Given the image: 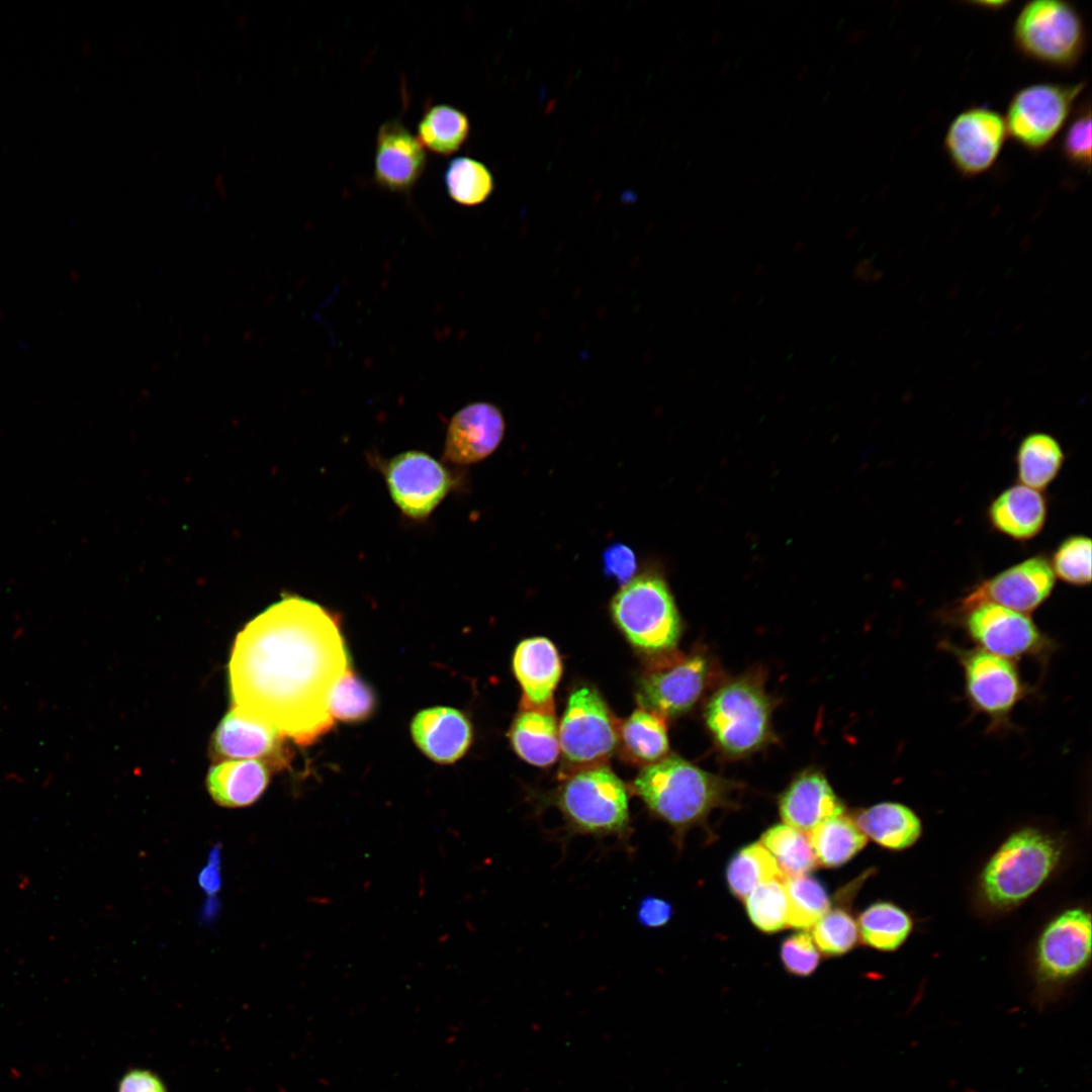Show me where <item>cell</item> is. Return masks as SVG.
Here are the masks:
<instances>
[{
    "label": "cell",
    "instance_id": "db71d44e",
    "mask_svg": "<svg viewBox=\"0 0 1092 1092\" xmlns=\"http://www.w3.org/2000/svg\"><path fill=\"white\" fill-rule=\"evenodd\" d=\"M730 69H731V64H730V62H725V63H724V64L722 65L721 69H720V76H721V77H725V76H727V75L729 74V72H730Z\"/></svg>",
    "mask_w": 1092,
    "mask_h": 1092
},
{
    "label": "cell",
    "instance_id": "7dc6e473",
    "mask_svg": "<svg viewBox=\"0 0 1092 1092\" xmlns=\"http://www.w3.org/2000/svg\"><path fill=\"white\" fill-rule=\"evenodd\" d=\"M974 4H976L978 6L981 5L982 6L981 8H987V9H994L995 10V9L1003 8L1004 5L1008 4V2L1007 1H987V2L982 1V2H974Z\"/></svg>",
    "mask_w": 1092,
    "mask_h": 1092
},
{
    "label": "cell",
    "instance_id": "7bdbcfd3",
    "mask_svg": "<svg viewBox=\"0 0 1092 1092\" xmlns=\"http://www.w3.org/2000/svg\"><path fill=\"white\" fill-rule=\"evenodd\" d=\"M671 903L661 897L647 895L637 907L636 918L644 928L655 929L665 926L672 918Z\"/></svg>",
    "mask_w": 1092,
    "mask_h": 1092
},
{
    "label": "cell",
    "instance_id": "d590c367",
    "mask_svg": "<svg viewBox=\"0 0 1092 1092\" xmlns=\"http://www.w3.org/2000/svg\"><path fill=\"white\" fill-rule=\"evenodd\" d=\"M444 182L451 199L464 206L483 203L494 189L490 171L470 157L452 159L446 167Z\"/></svg>",
    "mask_w": 1092,
    "mask_h": 1092
},
{
    "label": "cell",
    "instance_id": "5bb4252c",
    "mask_svg": "<svg viewBox=\"0 0 1092 1092\" xmlns=\"http://www.w3.org/2000/svg\"><path fill=\"white\" fill-rule=\"evenodd\" d=\"M1056 576L1043 555L1028 557L976 584L960 605L961 612L982 603L1019 613L1037 609L1052 594Z\"/></svg>",
    "mask_w": 1092,
    "mask_h": 1092
},
{
    "label": "cell",
    "instance_id": "277c9868",
    "mask_svg": "<svg viewBox=\"0 0 1092 1092\" xmlns=\"http://www.w3.org/2000/svg\"><path fill=\"white\" fill-rule=\"evenodd\" d=\"M1062 850L1057 839L1037 828L1025 827L1014 832L982 870L979 882L982 898L997 910L1021 904L1051 877Z\"/></svg>",
    "mask_w": 1092,
    "mask_h": 1092
},
{
    "label": "cell",
    "instance_id": "c3c4849f",
    "mask_svg": "<svg viewBox=\"0 0 1092 1092\" xmlns=\"http://www.w3.org/2000/svg\"><path fill=\"white\" fill-rule=\"evenodd\" d=\"M809 70L810 68L807 64L800 66L796 72V79L798 81H803L808 76Z\"/></svg>",
    "mask_w": 1092,
    "mask_h": 1092
},
{
    "label": "cell",
    "instance_id": "11a10c76",
    "mask_svg": "<svg viewBox=\"0 0 1092 1092\" xmlns=\"http://www.w3.org/2000/svg\"><path fill=\"white\" fill-rule=\"evenodd\" d=\"M721 10H722V3L721 2H716L712 6V16L715 17V16L719 15Z\"/></svg>",
    "mask_w": 1092,
    "mask_h": 1092
},
{
    "label": "cell",
    "instance_id": "f907efd6",
    "mask_svg": "<svg viewBox=\"0 0 1092 1092\" xmlns=\"http://www.w3.org/2000/svg\"><path fill=\"white\" fill-rule=\"evenodd\" d=\"M722 38H723V33H722V31H721V30H716V31H714V32L712 33V36H711V43H712V46H717V44H719V43L721 42Z\"/></svg>",
    "mask_w": 1092,
    "mask_h": 1092
},
{
    "label": "cell",
    "instance_id": "8d00e7d4",
    "mask_svg": "<svg viewBox=\"0 0 1092 1092\" xmlns=\"http://www.w3.org/2000/svg\"><path fill=\"white\" fill-rule=\"evenodd\" d=\"M744 901L750 921L760 931L775 933L788 926V899L784 880L774 879L761 883Z\"/></svg>",
    "mask_w": 1092,
    "mask_h": 1092
},
{
    "label": "cell",
    "instance_id": "4fadbf2b",
    "mask_svg": "<svg viewBox=\"0 0 1092 1092\" xmlns=\"http://www.w3.org/2000/svg\"><path fill=\"white\" fill-rule=\"evenodd\" d=\"M964 625L982 650L1006 658L1036 655L1048 639L1029 616L995 604L982 603L964 612Z\"/></svg>",
    "mask_w": 1092,
    "mask_h": 1092
},
{
    "label": "cell",
    "instance_id": "8fae6325",
    "mask_svg": "<svg viewBox=\"0 0 1092 1092\" xmlns=\"http://www.w3.org/2000/svg\"><path fill=\"white\" fill-rule=\"evenodd\" d=\"M708 670V661L702 654L659 657L639 678L637 699L640 707L661 717L688 712L705 689Z\"/></svg>",
    "mask_w": 1092,
    "mask_h": 1092
},
{
    "label": "cell",
    "instance_id": "f6af8a7d",
    "mask_svg": "<svg viewBox=\"0 0 1092 1092\" xmlns=\"http://www.w3.org/2000/svg\"><path fill=\"white\" fill-rule=\"evenodd\" d=\"M219 851L213 849L210 852L208 863L199 875L201 888L208 893H215L219 888Z\"/></svg>",
    "mask_w": 1092,
    "mask_h": 1092
},
{
    "label": "cell",
    "instance_id": "9c48e42d",
    "mask_svg": "<svg viewBox=\"0 0 1092 1092\" xmlns=\"http://www.w3.org/2000/svg\"><path fill=\"white\" fill-rule=\"evenodd\" d=\"M1085 83H1036L1018 90L1007 108V133L1031 152L1044 150L1063 129Z\"/></svg>",
    "mask_w": 1092,
    "mask_h": 1092
},
{
    "label": "cell",
    "instance_id": "3957f363",
    "mask_svg": "<svg viewBox=\"0 0 1092 1092\" xmlns=\"http://www.w3.org/2000/svg\"><path fill=\"white\" fill-rule=\"evenodd\" d=\"M551 804L561 814L565 836L615 838L630 848L628 790L606 764L574 769L555 791Z\"/></svg>",
    "mask_w": 1092,
    "mask_h": 1092
},
{
    "label": "cell",
    "instance_id": "d6a6232c",
    "mask_svg": "<svg viewBox=\"0 0 1092 1092\" xmlns=\"http://www.w3.org/2000/svg\"><path fill=\"white\" fill-rule=\"evenodd\" d=\"M774 879L785 880V877L775 857L758 842L736 851L726 868L730 892L743 901L758 885Z\"/></svg>",
    "mask_w": 1092,
    "mask_h": 1092
},
{
    "label": "cell",
    "instance_id": "4316f807",
    "mask_svg": "<svg viewBox=\"0 0 1092 1092\" xmlns=\"http://www.w3.org/2000/svg\"><path fill=\"white\" fill-rule=\"evenodd\" d=\"M1065 458L1063 447L1054 436L1044 432L1030 433L1016 450L1017 479L1020 484L1042 490L1058 476Z\"/></svg>",
    "mask_w": 1092,
    "mask_h": 1092
},
{
    "label": "cell",
    "instance_id": "681fc988",
    "mask_svg": "<svg viewBox=\"0 0 1092 1092\" xmlns=\"http://www.w3.org/2000/svg\"><path fill=\"white\" fill-rule=\"evenodd\" d=\"M743 296H744V294H743V292L741 290L735 291L732 294L731 298H730V305L734 306V305L739 304L741 302V300L743 299Z\"/></svg>",
    "mask_w": 1092,
    "mask_h": 1092
},
{
    "label": "cell",
    "instance_id": "1f68e13d",
    "mask_svg": "<svg viewBox=\"0 0 1092 1092\" xmlns=\"http://www.w3.org/2000/svg\"><path fill=\"white\" fill-rule=\"evenodd\" d=\"M624 750L634 761L652 764L665 757L668 738L663 717L640 708L621 728Z\"/></svg>",
    "mask_w": 1092,
    "mask_h": 1092
},
{
    "label": "cell",
    "instance_id": "e575fe53",
    "mask_svg": "<svg viewBox=\"0 0 1092 1092\" xmlns=\"http://www.w3.org/2000/svg\"><path fill=\"white\" fill-rule=\"evenodd\" d=\"M788 899V926L807 930L829 910L830 897L824 884L807 874L785 878Z\"/></svg>",
    "mask_w": 1092,
    "mask_h": 1092
},
{
    "label": "cell",
    "instance_id": "7c38bea8",
    "mask_svg": "<svg viewBox=\"0 0 1092 1092\" xmlns=\"http://www.w3.org/2000/svg\"><path fill=\"white\" fill-rule=\"evenodd\" d=\"M963 666L966 694L972 707L997 727L1024 695L1017 668L1009 659L982 649H956Z\"/></svg>",
    "mask_w": 1092,
    "mask_h": 1092
},
{
    "label": "cell",
    "instance_id": "ab89813d",
    "mask_svg": "<svg viewBox=\"0 0 1092 1092\" xmlns=\"http://www.w3.org/2000/svg\"><path fill=\"white\" fill-rule=\"evenodd\" d=\"M1062 152L1067 161L1084 171L1091 169V108L1083 104L1064 134Z\"/></svg>",
    "mask_w": 1092,
    "mask_h": 1092
},
{
    "label": "cell",
    "instance_id": "5b68a950",
    "mask_svg": "<svg viewBox=\"0 0 1092 1092\" xmlns=\"http://www.w3.org/2000/svg\"><path fill=\"white\" fill-rule=\"evenodd\" d=\"M612 618L632 646L650 654L675 647L681 621L665 579L656 572L634 576L613 597Z\"/></svg>",
    "mask_w": 1092,
    "mask_h": 1092
},
{
    "label": "cell",
    "instance_id": "bcb514c9",
    "mask_svg": "<svg viewBox=\"0 0 1092 1092\" xmlns=\"http://www.w3.org/2000/svg\"><path fill=\"white\" fill-rule=\"evenodd\" d=\"M852 274H853V278L856 279V280L869 281L871 276H872L871 264H870L869 260H867V259L866 260L864 259L860 260L855 265Z\"/></svg>",
    "mask_w": 1092,
    "mask_h": 1092
},
{
    "label": "cell",
    "instance_id": "ffe728a7",
    "mask_svg": "<svg viewBox=\"0 0 1092 1092\" xmlns=\"http://www.w3.org/2000/svg\"><path fill=\"white\" fill-rule=\"evenodd\" d=\"M413 739L421 751L438 763H453L468 750L472 727L467 717L454 708L433 707L420 711L411 725Z\"/></svg>",
    "mask_w": 1092,
    "mask_h": 1092
},
{
    "label": "cell",
    "instance_id": "f35d334b",
    "mask_svg": "<svg viewBox=\"0 0 1092 1092\" xmlns=\"http://www.w3.org/2000/svg\"><path fill=\"white\" fill-rule=\"evenodd\" d=\"M1050 563L1062 581L1075 586L1090 584L1091 539L1084 535L1067 537L1053 552Z\"/></svg>",
    "mask_w": 1092,
    "mask_h": 1092
},
{
    "label": "cell",
    "instance_id": "e0dca14e",
    "mask_svg": "<svg viewBox=\"0 0 1092 1092\" xmlns=\"http://www.w3.org/2000/svg\"><path fill=\"white\" fill-rule=\"evenodd\" d=\"M426 165L425 148L399 119H389L380 125L373 165L374 181L379 187L391 192H408L421 178Z\"/></svg>",
    "mask_w": 1092,
    "mask_h": 1092
},
{
    "label": "cell",
    "instance_id": "836d02e7",
    "mask_svg": "<svg viewBox=\"0 0 1092 1092\" xmlns=\"http://www.w3.org/2000/svg\"><path fill=\"white\" fill-rule=\"evenodd\" d=\"M760 840L785 878L807 875L818 866L809 837L787 824L769 827Z\"/></svg>",
    "mask_w": 1092,
    "mask_h": 1092
},
{
    "label": "cell",
    "instance_id": "9f6ffc18",
    "mask_svg": "<svg viewBox=\"0 0 1092 1092\" xmlns=\"http://www.w3.org/2000/svg\"><path fill=\"white\" fill-rule=\"evenodd\" d=\"M856 235H857V229L855 226H851L845 232V238L846 239H852Z\"/></svg>",
    "mask_w": 1092,
    "mask_h": 1092
},
{
    "label": "cell",
    "instance_id": "4dcf8cb0",
    "mask_svg": "<svg viewBox=\"0 0 1092 1092\" xmlns=\"http://www.w3.org/2000/svg\"><path fill=\"white\" fill-rule=\"evenodd\" d=\"M420 143L430 152L450 156L467 141L470 122L467 115L448 104L429 106L418 123Z\"/></svg>",
    "mask_w": 1092,
    "mask_h": 1092
},
{
    "label": "cell",
    "instance_id": "7402d4cb",
    "mask_svg": "<svg viewBox=\"0 0 1092 1092\" xmlns=\"http://www.w3.org/2000/svg\"><path fill=\"white\" fill-rule=\"evenodd\" d=\"M513 669L523 691L524 705L553 707V693L562 664L549 639L533 637L521 641L514 653Z\"/></svg>",
    "mask_w": 1092,
    "mask_h": 1092
},
{
    "label": "cell",
    "instance_id": "ac0fdd59",
    "mask_svg": "<svg viewBox=\"0 0 1092 1092\" xmlns=\"http://www.w3.org/2000/svg\"><path fill=\"white\" fill-rule=\"evenodd\" d=\"M500 411L487 402L466 405L452 418L445 440L444 458L455 464H471L489 456L505 433Z\"/></svg>",
    "mask_w": 1092,
    "mask_h": 1092
},
{
    "label": "cell",
    "instance_id": "7a4b0ae2",
    "mask_svg": "<svg viewBox=\"0 0 1092 1092\" xmlns=\"http://www.w3.org/2000/svg\"><path fill=\"white\" fill-rule=\"evenodd\" d=\"M733 789L729 781L676 755L646 765L632 784L649 814L671 829L677 850L691 829L706 825L715 808L729 805Z\"/></svg>",
    "mask_w": 1092,
    "mask_h": 1092
},
{
    "label": "cell",
    "instance_id": "cb8c5ba5",
    "mask_svg": "<svg viewBox=\"0 0 1092 1092\" xmlns=\"http://www.w3.org/2000/svg\"><path fill=\"white\" fill-rule=\"evenodd\" d=\"M268 766L257 759L225 760L211 766L206 787L219 806L240 808L255 803L269 783Z\"/></svg>",
    "mask_w": 1092,
    "mask_h": 1092
},
{
    "label": "cell",
    "instance_id": "d4e9b609",
    "mask_svg": "<svg viewBox=\"0 0 1092 1092\" xmlns=\"http://www.w3.org/2000/svg\"><path fill=\"white\" fill-rule=\"evenodd\" d=\"M553 712V707L522 704L511 726L510 739L514 750L531 764L547 766L558 756V726Z\"/></svg>",
    "mask_w": 1092,
    "mask_h": 1092
},
{
    "label": "cell",
    "instance_id": "603a6c76",
    "mask_svg": "<svg viewBox=\"0 0 1092 1092\" xmlns=\"http://www.w3.org/2000/svg\"><path fill=\"white\" fill-rule=\"evenodd\" d=\"M1048 499L1040 490L1017 483L1001 491L988 506L987 520L998 533L1025 542L1037 536L1048 519Z\"/></svg>",
    "mask_w": 1092,
    "mask_h": 1092
},
{
    "label": "cell",
    "instance_id": "ee69618b",
    "mask_svg": "<svg viewBox=\"0 0 1092 1092\" xmlns=\"http://www.w3.org/2000/svg\"><path fill=\"white\" fill-rule=\"evenodd\" d=\"M117 1092H167V1089L163 1081L153 1072L133 1069L123 1075Z\"/></svg>",
    "mask_w": 1092,
    "mask_h": 1092
},
{
    "label": "cell",
    "instance_id": "9a60e30c",
    "mask_svg": "<svg viewBox=\"0 0 1092 1092\" xmlns=\"http://www.w3.org/2000/svg\"><path fill=\"white\" fill-rule=\"evenodd\" d=\"M1008 133L1004 117L987 107H971L949 123L944 148L956 170L966 177L988 171L997 161Z\"/></svg>",
    "mask_w": 1092,
    "mask_h": 1092
},
{
    "label": "cell",
    "instance_id": "816d5d0a",
    "mask_svg": "<svg viewBox=\"0 0 1092 1092\" xmlns=\"http://www.w3.org/2000/svg\"><path fill=\"white\" fill-rule=\"evenodd\" d=\"M805 246L806 244L803 240H798L793 246V252L796 254H800L804 251Z\"/></svg>",
    "mask_w": 1092,
    "mask_h": 1092
},
{
    "label": "cell",
    "instance_id": "d6986e66",
    "mask_svg": "<svg viewBox=\"0 0 1092 1092\" xmlns=\"http://www.w3.org/2000/svg\"><path fill=\"white\" fill-rule=\"evenodd\" d=\"M284 738L272 727L238 716L230 710L211 739L212 756L218 760L257 759L283 767Z\"/></svg>",
    "mask_w": 1092,
    "mask_h": 1092
},
{
    "label": "cell",
    "instance_id": "484cf974",
    "mask_svg": "<svg viewBox=\"0 0 1092 1092\" xmlns=\"http://www.w3.org/2000/svg\"><path fill=\"white\" fill-rule=\"evenodd\" d=\"M851 818L867 838L890 850L911 847L922 833L917 814L896 802L876 804L857 811Z\"/></svg>",
    "mask_w": 1092,
    "mask_h": 1092
},
{
    "label": "cell",
    "instance_id": "6f0895ef",
    "mask_svg": "<svg viewBox=\"0 0 1092 1092\" xmlns=\"http://www.w3.org/2000/svg\"><path fill=\"white\" fill-rule=\"evenodd\" d=\"M803 194H804V195L802 196V200H803V201H805V200H807V199H808V198L810 197V195H811V189H810V188L806 189V190L804 191V193H803Z\"/></svg>",
    "mask_w": 1092,
    "mask_h": 1092
},
{
    "label": "cell",
    "instance_id": "f546056e",
    "mask_svg": "<svg viewBox=\"0 0 1092 1092\" xmlns=\"http://www.w3.org/2000/svg\"><path fill=\"white\" fill-rule=\"evenodd\" d=\"M856 923L863 943L881 951L898 949L913 928L911 916L887 901L871 904L859 913Z\"/></svg>",
    "mask_w": 1092,
    "mask_h": 1092
},
{
    "label": "cell",
    "instance_id": "83f0119b",
    "mask_svg": "<svg viewBox=\"0 0 1092 1092\" xmlns=\"http://www.w3.org/2000/svg\"><path fill=\"white\" fill-rule=\"evenodd\" d=\"M862 877L840 890L836 896L837 905L829 908L813 925L812 938L820 951L827 957L845 954L858 942L857 923L849 911L848 903L863 882Z\"/></svg>",
    "mask_w": 1092,
    "mask_h": 1092
},
{
    "label": "cell",
    "instance_id": "74e56055",
    "mask_svg": "<svg viewBox=\"0 0 1092 1092\" xmlns=\"http://www.w3.org/2000/svg\"><path fill=\"white\" fill-rule=\"evenodd\" d=\"M376 707V697L371 687L348 669L333 689L329 711L332 718L345 722L368 719Z\"/></svg>",
    "mask_w": 1092,
    "mask_h": 1092
},
{
    "label": "cell",
    "instance_id": "f5cc1de1",
    "mask_svg": "<svg viewBox=\"0 0 1092 1092\" xmlns=\"http://www.w3.org/2000/svg\"><path fill=\"white\" fill-rule=\"evenodd\" d=\"M764 272H765V266H764V264H762V263H758V264H757V265H756V266L754 267V269H753V271H752V274H753V276H755V277H758V276H761V275H762V274H763Z\"/></svg>",
    "mask_w": 1092,
    "mask_h": 1092
},
{
    "label": "cell",
    "instance_id": "b9f144b4",
    "mask_svg": "<svg viewBox=\"0 0 1092 1092\" xmlns=\"http://www.w3.org/2000/svg\"><path fill=\"white\" fill-rule=\"evenodd\" d=\"M604 573L613 577L621 585L631 580L637 571V557L627 545L612 543L603 552Z\"/></svg>",
    "mask_w": 1092,
    "mask_h": 1092
},
{
    "label": "cell",
    "instance_id": "ba28073f",
    "mask_svg": "<svg viewBox=\"0 0 1092 1092\" xmlns=\"http://www.w3.org/2000/svg\"><path fill=\"white\" fill-rule=\"evenodd\" d=\"M770 709L762 689L748 679L727 684L706 707V723L727 753L742 755L759 748L769 735Z\"/></svg>",
    "mask_w": 1092,
    "mask_h": 1092
},
{
    "label": "cell",
    "instance_id": "8992f818",
    "mask_svg": "<svg viewBox=\"0 0 1092 1092\" xmlns=\"http://www.w3.org/2000/svg\"><path fill=\"white\" fill-rule=\"evenodd\" d=\"M1014 47L1029 60L1067 70L1081 59L1086 30L1082 16L1069 2L1035 0L1019 11L1012 28Z\"/></svg>",
    "mask_w": 1092,
    "mask_h": 1092
},
{
    "label": "cell",
    "instance_id": "30bf717a",
    "mask_svg": "<svg viewBox=\"0 0 1092 1092\" xmlns=\"http://www.w3.org/2000/svg\"><path fill=\"white\" fill-rule=\"evenodd\" d=\"M558 736L564 759L584 768L605 764L617 747L619 730L600 693L583 686L569 695Z\"/></svg>",
    "mask_w": 1092,
    "mask_h": 1092
},
{
    "label": "cell",
    "instance_id": "44dd1931",
    "mask_svg": "<svg viewBox=\"0 0 1092 1092\" xmlns=\"http://www.w3.org/2000/svg\"><path fill=\"white\" fill-rule=\"evenodd\" d=\"M779 811L787 825L810 832L822 822L843 814L844 806L822 774L805 771L782 794Z\"/></svg>",
    "mask_w": 1092,
    "mask_h": 1092
},
{
    "label": "cell",
    "instance_id": "2e32d148",
    "mask_svg": "<svg viewBox=\"0 0 1092 1092\" xmlns=\"http://www.w3.org/2000/svg\"><path fill=\"white\" fill-rule=\"evenodd\" d=\"M393 502L410 518L424 519L451 487L446 468L424 452L410 451L393 457L385 470Z\"/></svg>",
    "mask_w": 1092,
    "mask_h": 1092
},
{
    "label": "cell",
    "instance_id": "52a82bcc",
    "mask_svg": "<svg viewBox=\"0 0 1092 1092\" xmlns=\"http://www.w3.org/2000/svg\"><path fill=\"white\" fill-rule=\"evenodd\" d=\"M1091 958V916L1070 908L1055 916L1038 936L1034 978L1039 1004L1052 1000L1079 976Z\"/></svg>",
    "mask_w": 1092,
    "mask_h": 1092
},
{
    "label": "cell",
    "instance_id": "f1b7e54d",
    "mask_svg": "<svg viewBox=\"0 0 1092 1092\" xmlns=\"http://www.w3.org/2000/svg\"><path fill=\"white\" fill-rule=\"evenodd\" d=\"M809 840L818 864L838 868L854 857L868 838L851 817L841 814L810 831Z\"/></svg>",
    "mask_w": 1092,
    "mask_h": 1092
},
{
    "label": "cell",
    "instance_id": "6da1fadb",
    "mask_svg": "<svg viewBox=\"0 0 1092 1092\" xmlns=\"http://www.w3.org/2000/svg\"><path fill=\"white\" fill-rule=\"evenodd\" d=\"M351 657L339 622L310 600L289 596L237 635L229 661L231 710L298 745L333 726L330 696Z\"/></svg>",
    "mask_w": 1092,
    "mask_h": 1092
},
{
    "label": "cell",
    "instance_id": "60d3db41",
    "mask_svg": "<svg viewBox=\"0 0 1092 1092\" xmlns=\"http://www.w3.org/2000/svg\"><path fill=\"white\" fill-rule=\"evenodd\" d=\"M780 957L785 970L797 977H808L819 966L821 957L812 936L800 931L781 944Z\"/></svg>",
    "mask_w": 1092,
    "mask_h": 1092
}]
</instances>
